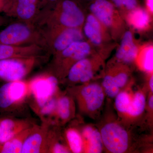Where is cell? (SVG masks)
I'll list each match as a JSON object with an SVG mask.
<instances>
[{
	"label": "cell",
	"mask_w": 153,
	"mask_h": 153,
	"mask_svg": "<svg viewBox=\"0 0 153 153\" xmlns=\"http://www.w3.org/2000/svg\"><path fill=\"white\" fill-rule=\"evenodd\" d=\"M28 94V82L23 80L6 82L0 86V116H13L24 111Z\"/></svg>",
	"instance_id": "6da1fadb"
},
{
	"label": "cell",
	"mask_w": 153,
	"mask_h": 153,
	"mask_svg": "<svg viewBox=\"0 0 153 153\" xmlns=\"http://www.w3.org/2000/svg\"><path fill=\"white\" fill-rule=\"evenodd\" d=\"M0 44L18 46L38 44L46 48L41 30L35 25L22 22L12 23L0 32Z\"/></svg>",
	"instance_id": "7a4b0ae2"
},
{
	"label": "cell",
	"mask_w": 153,
	"mask_h": 153,
	"mask_svg": "<svg viewBox=\"0 0 153 153\" xmlns=\"http://www.w3.org/2000/svg\"><path fill=\"white\" fill-rule=\"evenodd\" d=\"M28 82V105L36 113L58 93V79L49 73L34 77Z\"/></svg>",
	"instance_id": "3957f363"
},
{
	"label": "cell",
	"mask_w": 153,
	"mask_h": 153,
	"mask_svg": "<svg viewBox=\"0 0 153 153\" xmlns=\"http://www.w3.org/2000/svg\"><path fill=\"white\" fill-rule=\"evenodd\" d=\"M41 58H11L0 60V79L6 82L22 80Z\"/></svg>",
	"instance_id": "277c9868"
},
{
	"label": "cell",
	"mask_w": 153,
	"mask_h": 153,
	"mask_svg": "<svg viewBox=\"0 0 153 153\" xmlns=\"http://www.w3.org/2000/svg\"><path fill=\"white\" fill-rule=\"evenodd\" d=\"M103 144L113 153H123L127 150L128 136L127 132L120 126L114 123L105 125L101 130Z\"/></svg>",
	"instance_id": "5b68a950"
},
{
	"label": "cell",
	"mask_w": 153,
	"mask_h": 153,
	"mask_svg": "<svg viewBox=\"0 0 153 153\" xmlns=\"http://www.w3.org/2000/svg\"><path fill=\"white\" fill-rule=\"evenodd\" d=\"M46 47L54 54L58 53L67 48L75 41L82 39V33L76 28H67L57 34L49 33H43Z\"/></svg>",
	"instance_id": "8992f818"
},
{
	"label": "cell",
	"mask_w": 153,
	"mask_h": 153,
	"mask_svg": "<svg viewBox=\"0 0 153 153\" xmlns=\"http://www.w3.org/2000/svg\"><path fill=\"white\" fill-rule=\"evenodd\" d=\"M41 8L39 0H11L6 16L16 17L21 22L33 25Z\"/></svg>",
	"instance_id": "52a82bcc"
},
{
	"label": "cell",
	"mask_w": 153,
	"mask_h": 153,
	"mask_svg": "<svg viewBox=\"0 0 153 153\" xmlns=\"http://www.w3.org/2000/svg\"><path fill=\"white\" fill-rule=\"evenodd\" d=\"M30 117L17 118L13 116H0V144L6 142L26 129L36 124Z\"/></svg>",
	"instance_id": "ba28073f"
},
{
	"label": "cell",
	"mask_w": 153,
	"mask_h": 153,
	"mask_svg": "<svg viewBox=\"0 0 153 153\" xmlns=\"http://www.w3.org/2000/svg\"><path fill=\"white\" fill-rule=\"evenodd\" d=\"M49 125L35 124L25 140L21 153H47V134Z\"/></svg>",
	"instance_id": "9c48e42d"
},
{
	"label": "cell",
	"mask_w": 153,
	"mask_h": 153,
	"mask_svg": "<svg viewBox=\"0 0 153 153\" xmlns=\"http://www.w3.org/2000/svg\"><path fill=\"white\" fill-rule=\"evenodd\" d=\"M80 95L89 111H95L99 109L104 100L103 90L97 84L93 83L84 86L80 91Z\"/></svg>",
	"instance_id": "30bf717a"
},
{
	"label": "cell",
	"mask_w": 153,
	"mask_h": 153,
	"mask_svg": "<svg viewBox=\"0 0 153 153\" xmlns=\"http://www.w3.org/2000/svg\"><path fill=\"white\" fill-rule=\"evenodd\" d=\"M90 9L92 13L104 25L109 26L112 23L114 7L107 0H95Z\"/></svg>",
	"instance_id": "8fae6325"
},
{
	"label": "cell",
	"mask_w": 153,
	"mask_h": 153,
	"mask_svg": "<svg viewBox=\"0 0 153 153\" xmlns=\"http://www.w3.org/2000/svg\"><path fill=\"white\" fill-rule=\"evenodd\" d=\"M138 49L133 41L131 33L127 32L123 36L120 48L116 56L119 60L126 63H130L134 60L137 54Z\"/></svg>",
	"instance_id": "7c38bea8"
},
{
	"label": "cell",
	"mask_w": 153,
	"mask_h": 153,
	"mask_svg": "<svg viewBox=\"0 0 153 153\" xmlns=\"http://www.w3.org/2000/svg\"><path fill=\"white\" fill-rule=\"evenodd\" d=\"M90 51L89 44L86 42L78 41L73 42L60 52H61L62 57L72 61H77L85 58Z\"/></svg>",
	"instance_id": "4fadbf2b"
},
{
	"label": "cell",
	"mask_w": 153,
	"mask_h": 153,
	"mask_svg": "<svg viewBox=\"0 0 153 153\" xmlns=\"http://www.w3.org/2000/svg\"><path fill=\"white\" fill-rule=\"evenodd\" d=\"M33 126L0 144V153H21L23 144L32 131Z\"/></svg>",
	"instance_id": "5bb4252c"
},
{
	"label": "cell",
	"mask_w": 153,
	"mask_h": 153,
	"mask_svg": "<svg viewBox=\"0 0 153 153\" xmlns=\"http://www.w3.org/2000/svg\"><path fill=\"white\" fill-rule=\"evenodd\" d=\"M72 112V103L70 97L66 95L58 96L55 125L57 126L60 122L64 123L69 120Z\"/></svg>",
	"instance_id": "9a60e30c"
},
{
	"label": "cell",
	"mask_w": 153,
	"mask_h": 153,
	"mask_svg": "<svg viewBox=\"0 0 153 153\" xmlns=\"http://www.w3.org/2000/svg\"><path fill=\"white\" fill-rule=\"evenodd\" d=\"M82 134L84 139L88 143L87 152L101 153L103 143L100 133L91 127L87 126L83 129Z\"/></svg>",
	"instance_id": "2e32d148"
},
{
	"label": "cell",
	"mask_w": 153,
	"mask_h": 153,
	"mask_svg": "<svg viewBox=\"0 0 153 153\" xmlns=\"http://www.w3.org/2000/svg\"><path fill=\"white\" fill-rule=\"evenodd\" d=\"M60 141L58 138L57 126H49L47 136V153H71L69 148Z\"/></svg>",
	"instance_id": "e0dca14e"
},
{
	"label": "cell",
	"mask_w": 153,
	"mask_h": 153,
	"mask_svg": "<svg viewBox=\"0 0 153 153\" xmlns=\"http://www.w3.org/2000/svg\"><path fill=\"white\" fill-rule=\"evenodd\" d=\"M84 32L86 36L94 44L98 45L101 43V36L99 22L95 17L89 15L84 27Z\"/></svg>",
	"instance_id": "ac0fdd59"
},
{
	"label": "cell",
	"mask_w": 153,
	"mask_h": 153,
	"mask_svg": "<svg viewBox=\"0 0 153 153\" xmlns=\"http://www.w3.org/2000/svg\"><path fill=\"white\" fill-rule=\"evenodd\" d=\"M91 69V64L89 60L85 58L78 60L71 66L68 71V80L72 82H79L83 74Z\"/></svg>",
	"instance_id": "d6986e66"
},
{
	"label": "cell",
	"mask_w": 153,
	"mask_h": 153,
	"mask_svg": "<svg viewBox=\"0 0 153 153\" xmlns=\"http://www.w3.org/2000/svg\"><path fill=\"white\" fill-rule=\"evenodd\" d=\"M66 137L68 148L71 152H82L83 142L82 137L78 131L74 128L68 129L66 131Z\"/></svg>",
	"instance_id": "ffe728a7"
},
{
	"label": "cell",
	"mask_w": 153,
	"mask_h": 153,
	"mask_svg": "<svg viewBox=\"0 0 153 153\" xmlns=\"http://www.w3.org/2000/svg\"><path fill=\"white\" fill-rule=\"evenodd\" d=\"M128 19L131 25L139 29L146 27L149 22V16L147 13L140 9L133 11L129 16Z\"/></svg>",
	"instance_id": "44dd1931"
},
{
	"label": "cell",
	"mask_w": 153,
	"mask_h": 153,
	"mask_svg": "<svg viewBox=\"0 0 153 153\" xmlns=\"http://www.w3.org/2000/svg\"><path fill=\"white\" fill-rule=\"evenodd\" d=\"M145 105L146 98L144 95L141 93H137L134 96L133 100H131L127 113L133 116L139 115L143 112Z\"/></svg>",
	"instance_id": "7402d4cb"
},
{
	"label": "cell",
	"mask_w": 153,
	"mask_h": 153,
	"mask_svg": "<svg viewBox=\"0 0 153 153\" xmlns=\"http://www.w3.org/2000/svg\"><path fill=\"white\" fill-rule=\"evenodd\" d=\"M102 85L107 95L111 98L116 97L119 92V88L115 82L113 76L107 75L104 77Z\"/></svg>",
	"instance_id": "603a6c76"
},
{
	"label": "cell",
	"mask_w": 153,
	"mask_h": 153,
	"mask_svg": "<svg viewBox=\"0 0 153 153\" xmlns=\"http://www.w3.org/2000/svg\"><path fill=\"white\" fill-rule=\"evenodd\" d=\"M131 101V100L128 94L126 92H120L116 96V107L120 112L127 113Z\"/></svg>",
	"instance_id": "cb8c5ba5"
},
{
	"label": "cell",
	"mask_w": 153,
	"mask_h": 153,
	"mask_svg": "<svg viewBox=\"0 0 153 153\" xmlns=\"http://www.w3.org/2000/svg\"><path fill=\"white\" fill-rule=\"evenodd\" d=\"M153 49L150 48L148 49L145 53L144 67L148 71H152L153 69Z\"/></svg>",
	"instance_id": "d4e9b609"
},
{
	"label": "cell",
	"mask_w": 153,
	"mask_h": 153,
	"mask_svg": "<svg viewBox=\"0 0 153 153\" xmlns=\"http://www.w3.org/2000/svg\"><path fill=\"white\" fill-rule=\"evenodd\" d=\"M114 79L117 85L120 88L126 85L128 79V76L125 73H121L114 76Z\"/></svg>",
	"instance_id": "484cf974"
},
{
	"label": "cell",
	"mask_w": 153,
	"mask_h": 153,
	"mask_svg": "<svg viewBox=\"0 0 153 153\" xmlns=\"http://www.w3.org/2000/svg\"><path fill=\"white\" fill-rule=\"evenodd\" d=\"M11 0H0V14L7 15L10 9Z\"/></svg>",
	"instance_id": "4316f807"
},
{
	"label": "cell",
	"mask_w": 153,
	"mask_h": 153,
	"mask_svg": "<svg viewBox=\"0 0 153 153\" xmlns=\"http://www.w3.org/2000/svg\"><path fill=\"white\" fill-rule=\"evenodd\" d=\"M93 75V73L92 69H90L83 74V75L81 76L79 79V81L81 82H83V83L87 82L92 78Z\"/></svg>",
	"instance_id": "83f0119b"
},
{
	"label": "cell",
	"mask_w": 153,
	"mask_h": 153,
	"mask_svg": "<svg viewBox=\"0 0 153 153\" xmlns=\"http://www.w3.org/2000/svg\"><path fill=\"white\" fill-rule=\"evenodd\" d=\"M60 0H39L41 8H43L49 7V6L53 5L54 4H56Z\"/></svg>",
	"instance_id": "f1b7e54d"
},
{
	"label": "cell",
	"mask_w": 153,
	"mask_h": 153,
	"mask_svg": "<svg viewBox=\"0 0 153 153\" xmlns=\"http://www.w3.org/2000/svg\"><path fill=\"white\" fill-rule=\"evenodd\" d=\"M123 2L124 5L129 10L135 8L137 5L136 0H123Z\"/></svg>",
	"instance_id": "f546056e"
},
{
	"label": "cell",
	"mask_w": 153,
	"mask_h": 153,
	"mask_svg": "<svg viewBox=\"0 0 153 153\" xmlns=\"http://www.w3.org/2000/svg\"><path fill=\"white\" fill-rule=\"evenodd\" d=\"M8 20L5 17L1 16L0 14V27L4 26L7 23Z\"/></svg>",
	"instance_id": "4dcf8cb0"
},
{
	"label": "cell",
	"mask_w": 153,
	"mask_h": 153,
	"mask_svg": "<svg viewBox=\"0 0 153 153\" xmlns=\"http://www.w3.org/2000/svg\"><path fill=\"white\" fill-rule=\"evenodd\" d=\"M117 7H120L124 5L123 0H112Z\"/></svg>",
	"instance_id": "1f68e13d"
},
{
	"label": "cell",
	"mask_w": 153,
	"mask_h": 153,
	"mask_svg": "<svg viewBox=\"0 0 153 153\" xmlns=\"http://www.w3.org/2000/svg\"><path fill=\"white\" fill-rule=\"evenodd\" d=\"M153 0H147V5L151 11H153Z\"/></svg>",
	"instance_id": "d6a6232c"
},
{
	"label": "cell",
	"mask_w": 153,
	"mask_h": 153,
	"mask_svg": "<svg viewBox=\"0 0 153 153\" xmlns=\"http://www.w3.org/2000/svg\"><path fill=\"white\" fill-rule=\"evenodd\" d=\"M149 105L151 109H152L153 108V97L152 95L151 96L149 99Z\"/></svg>",
	"instance_id": "836d02e7"
},
{
	"label": "cell",
	"mask_w": 153,
	"mask_h": 153,
	"mask_svg": "<svg viewBox=\"0 0 153 153\" xmlns=\"http://www.w3.org/2000/svg\"><path fill=\"white\" fill-rule=\"evenodd\" d=\"M149 85L152 92L153 91V76H152L150 79Z\"/></svg>",
	"instance_id": "e575fe53"
},
{
	"label": "cell",
	"mask_w": 153,
	"mask_h": 153,
	"mask_svg": "<svg viewBox=\"0 0 153 153\" xmlns=\"http://www.w3.org/2000/svg\"><path fill=\"white\" fill-rule=\"evenodd\" d=\"M0 133H1V127H0Z\"/></svg>",
	"instance_id": "d590c367"
}]
</instances>
